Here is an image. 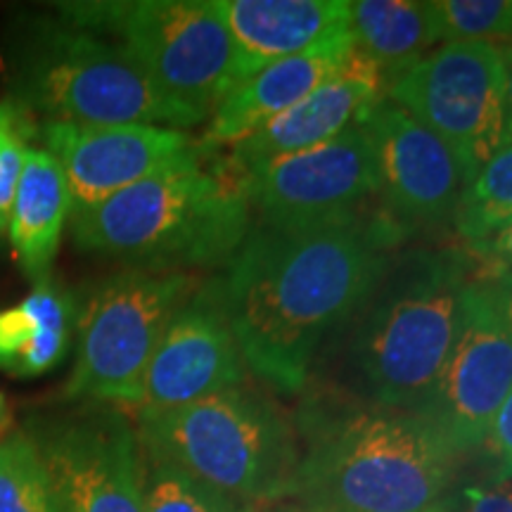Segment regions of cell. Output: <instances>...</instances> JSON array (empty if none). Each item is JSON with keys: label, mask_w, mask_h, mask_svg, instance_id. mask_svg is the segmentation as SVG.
<instances>
[{"label": "cell", "mask_w": 512, "mask_h": 512, "mask_svg": "<svg viewBox=\"0 0 512 512\" xmlns=\"http://www.w3.org/2000/svg\"><path fill=\"white\" fill-rule=\"evenodd\" d=\"M396 235L377 219L249 228L221 278L245 366L275 392H302L325 335L380 283Z\"/></svg>", "instance_id": "1"}, {"label": "cell", "mask_w": 512, "mask_h": 512, "mask_svg": "<svg viewBox=\"0 0 512 512\" xmlns=\"http://www.w3.org/2000/svg\"><path fill=\"white\" fill-rule=\"evenodd\" d=\"M245 190L230 171L200 159L72 209L69 233L81 252L136 271H183L228 264L247 238Z\"/></svg>", "instance_id": "2"}, {"label": "cell", "mask_w": 512, "mask_h": 512, "mask_svg": "<svg viewBox=\"0 0 512 512\" xmlns=\"http://www.w3.org/2000/svg\"><path fill=\"white\" fill-rule=\"evenodd\" d=\"M5 69L10 98L46 121L176 131L204 124L166 98L119 43L60 17H19L8 34Z\"/></svg>", "instance_id": "3"}, {"label": "cell", "mask_w": 512, "mask_h": 512, "mask_svg": "<svg viewBox=\"0 0 512 512\" xmlns=\"http://www.w3.org/2000/svg\"><path fill=\"white\" fill-rule=\"evenodd\" d=\"M458 249L411 252L392 264L370 297L354 337V363L370 399L387 411H415L430 394L463 323L475 278Z\"/></svg>", "instance_id": "4"}, {"label": "cell", "mask_w": 512, "mask_h": 512, "mask_svg": "<svg viewBox=\"0 0 512 512\" xmlns=\"http://www.w3.org/2000/svg\"><path fill=\"white\" fill-rule=\"evenodd\" d=\"M456 463L420 415L358 411L313 437L294 496L316 512H437Z\"/></svg>", "instance_id": "5"}, {"label": "cell", "mask_w": 512, "mask_h": 512, "mask_svg": "<svg viewBox=\"0 0 512 512\" xmlns=\"http://www.w3.org/2000/svg\"><path fill=\"white\" fill-rule=\"evenodd\" d=\"M136 430L147 458L252 508L297 489L302 453L290 420L245 384L171 411H138Z\"/></svg>", "instance_id": "6"}, {"label": "cell", "mask_w": 512, "mask_h": 512, "mask_svg": "<svg viewBox=\"0 0 512 512\" xmlns=\"http://www.w3.org/2000/svg\"><path fill=\"white\" fill-rule=\"evenodd\" d=\"M55 12L76 29L119 38L159 91L202 121L238 88V53L216 0L57 3Z\"/></svg>", "instance_id": "7"}, {"label": "cell", "mask_w": 512, "mask_h": 512, "mask_svg": "<svg viewBox=\"0 0 512 512\" xmlns=\"http://www.w3.org/2000/svg\"><path fill=\"white\" fill-rule=\"evenodd\" d=\"M197 287L190 273L136 268L95 287L76 320L79 344L64 399L140 406L147 366Z\"/></svg>", "instance_id": "8"}, {"label": "cell", "mask_w": 512, "mask_h": 512, "mask_svg": "<svg viewBox=\"0 0 512 512\" xmlns=\"http://www.w3.org/2000/svg\"><path fill=\"white\" fill-rule=\"evenodd\" d=\"M387 100L444 140L470 181L512 140L501 43H444L387 83Z\"/></svg>", "instance_id": "9"}, {"label": "cell", "mask_w": 512, "mask_h": 512, "mask_svg": "<svg viewBox=\"0 0 512 512\" xmlns=\"http://www.w3.org/2000/svg\"><path fill=\"white\" fill-rule=\"evenodd\" d=\"M238 181L261 223L275 228L361 219L363 204L380 195L377 152L366 121Z\"/></svg>", "instance_id": "10"}, {"label": "cell", "mask_w": 512, "mask_h": 512, "mask_svg": "<svg viewBox=\"0 0 512 512\" xmlns=\"http://www.w3.org/2000/svg\"><path fill=\"white\" fill-rule=\"evenodd\" d=\"M53 479L60 512H145L138 430L117 411H81L24 427Z\"/></svg>", "instance_id": "11"}, {"label": "cell", "mask_w": 512, "mask_h": 512, "mask_svg": "<svg viewBox=\"0 0 512 512\" xmlns=\"http://www.w3.org/2000/svg\"><path fill=\"white\" fill-rule=\"evenodd\" d=\"M510 392L512 335L475 278L465 292L456 347L413 413L430 422L448 451L460 458L484 448L491 422Z\"/></svg>", "instance_id": "12"}, {"label": "cell", "mask_w": 512, "mask_h": 512, "mask_svg": "<svg viewBox=\"0 0 512 512\" xmlns=\"http://www.w3.org/2000/svg\"><path fill=\"white\" fill-rule=\"evenodd\" d=\"M245 361L223 304L221 280L197 287L147 366L138 411H171L245 384Z\"/></svg>", "instance_id": "13"}, {"label": "cell", "mask_w": 512, "mask_h": 512, "mask_svg": "<svg viewBox=\"0 0 512 512\" xmlns=\"http://www.w3.org/2000/svg\"><path fill=\"white\" fill-rule=\"evenodd\" d=\"M46 150L60 162L74 209L93 207L147 178L202 157L185 131L162 126H74L46 121Z\"/></svg>", "instance_id": "14"}, {"label": "cell", "mask_w": 512, "mask_h": 512, "mask_svg": "<svg viewBox=\"0 0 512 512\" xmlns=\"http://www.w3.org/2000/svg\"><path fill=\"white\" fill-rule=\"evenodd\" d=\"M363 121L373 136L380 195L392 221L408 228L453 219L470 178L451 147L387 98Z\"/></svg>", "instance_id": "15"}, {"label": "cell", "mask_w": 512, "mask_h": 512, "mask_svg": "<svg viewBox=\"0 0 512 512\" xmlns=\"http://www.w3.org/2000/svg\"><path fill=\"white\" fill-rule=\"evenodd\" d=\"M382 88L384 81L377 64L356 48L347 67L335 79L323 83L292 110L233 145L230 174L242 178L261 166L313 150L337 138L349 126L368 117L370 110L382 100Z\"/></svg>", "instance_id": "16"}, {"label": "cell", "mask_w": 512, "mask_h": 512, "mask_svg": "<svg viewBox=\"0 0 512 512\" xmlns=\"http://www.w3.org/2000/svg\"><path fill=\"white\" fill-rule=\"evenodd\" d=\"M354 50L356 41L349 29L249 76L211 112L204 143L238 145L268 121L309 98L323 83L335 79L347 67Z\"/></svg>", "instance_id": "17"}, {"label": "cell", "mask_w": 512, "mask_h": 512, "mask_svg": "<svg viewBox=\"0 0 512 512\" xmlns=\"http://www.w3.org/2000/svg\"><path fill=\"white\" fill-rule=\"evenodd\" d=\"M238 53V86L351 29L349 0H216Z\"/></svg>", "instance_id": "18"}, {"label": "cell", "mask_w": 512, "mask_h": 512, "mask_svg": "<svg viewBox=\"0 0 512 512\" xmlns=\"http://www.w3.org/2000/svg\"><path fill=\"white\" fill-rule=\"evenodd\" d=\"M72 209V192L60 162L46 147L31 145L12 200L8 240L19 268L34 285L53 273Z\"/></svg>", "instance_id": "19"}, {"label": "cell", "mask_w": 512, "mask_h": 512, "mask_svg": "<svg viewBox=\"0 0 512 512\" xmlns=\"http://www.w3.org/2000/svg\"><path fill=\"white\" fill-rule=\"evenodd\" d=\"M351 34L380 69L384 88L437 46L430 8L420 0H356Z\"/></svg>", "instance_id": "20"}, {"label": "cell", "mask_w": 512, "mask_h": 512, "mask_svg": "<svg viewBox=\"0 0 512 512\" xmlns=\"http://www.w3.org/2000/svg\"><path fill=\"white\" fill-rule=\"evenodd\" d=\"M456 233L467 242L496 235L512 223V140L467 183L453 214Z\"/></svg>", "instance_id": "21"}, {"label": "cell", "mask_w": 512, "mask_h": 512, "mask_svg": "<svg viewBox=\"0 0 512 512\" xmlns=\"http://www.w3.org/2000/svg\"><path fill=\"white\" fill-rule=\"evenodd\" d=\"M36 318V335L12 377H41L60 366L67 356L72 332L76 330L79 309H76L74 294L55 283L53 278L36 283L29 297L24 299Z\"/></svg>", "instance_id": "22"}, {"label": "cell", "mask_w": 512, "mask_h": 512, "mask_svg": "<svg viewBox=\"0 0 512 512\" xmlns=\"http://www.w3.org/2000/svg\"><path fill=\"white\" fill-rule=\"evenodd\" d=\"M0 512H60L46 460L24 427L0 441Z\"/></svg>", "instance_id": "23"}, {"label": "cell", "mask_w": 512, "mask_h": 512, "mask_svg": "<svg viewBox=\"0 0 512 512\" xmlns=\"http://www.w3.org/2000/svg\"><path fill=\"white\" fill-rule=\"evenodd\" d=\"M145 460V512H256L162 460Z\"/></svg>", "instance_id": "24"}, {"label": "cell", "mask_w": 512, "mask_h": 512, "mask_svg": "<svg viewBox=\"0 0 512 512\" xmlns=\"http://www.w3.org/2000/svg\"><path fill=\"white\" fill-rule=\"evenodd\" d=\"M427 8L439 43H512V0H432Z\"/></svg>", "instance_id": "25"}, {"label": "cell", "mask_w": 512, "mask_h": 512, "mask_svg": "<svg viewBox=\"0 0 512 512\" xmlns=\"http://www.w3.org/2000/svg\"><path fill=\"white\" fill-rule=\"evenodd\" d=\"M36 136L34 114L10 95L0 100V238L8 235L12 200L24 169V157Z\"/></svg>", "instance_id": "26"}, {"label": "cell", "mask_w": 512, "mask_h": 512, "mask_svg": "<svg viewBox=\"0 0 512 512\" xmlns=\"http://www.w3.org/2000/svg\"><path fill=\"white\" fill-rule=\"evenodd\" d=\"M36 335V318L29 304L22 302L0 311V370L12 375L31 347Z\"/></svg>", "instance_id": "27"}, {"label": "cell", "mask_w": 512, "mask_h": 512, "mask_svg": "<svg viewBox=\"0 0 512 512\" xmlns=\"http://www.w3.org/2000/svg\"><path fill=\"white\" fill-rule=\"evenodd\" d=\"M465 254L475 261L477 280H494L512 275V223L491 238L467 242Z\"/></svg>", "instance_id": "28"}, {"label": "cell", "mask_w": 512, "mask_h": 512, "mask_svg": "<svg viewBox=\"0 0 512 512\" xmlns=\"http://www.w3.org/2000/svg\"><path fill=\"white\" fill-rule=\"evenodd\" d=\"M446 512H512V482L467 484L446 496Z\"/></svg>", "instance_id": "29"}, {"label": "cell", "mask_w": 512, "mask_h": 512, "mask_svg": "<svg viewBox=\"0 0 512 512\" xmlns=\"http://www.w3.org/2000/svg\"><path fill=\"white\" fill-rule=\"evenodd\" d=\"M484 448L494 460V482H512V392L498 408Z\"/></svg>", "instance_id": "30"}, {"label": "cell", "mask_w": 512, "mask_h": 512, "mask_svg": "<svg viewBox=\"0 0 512 512\" xmlns=\"http://www.w3.org/2000/svg\"><path fill=\"white\" fill-rule=\"evenodd\" d=\"M484 285L486 294H489L491 304L501 320L505 323V328L512 335V275H503V278H494V280H479Z\"/></svg>", "instance_id": "31"}, {"label": "cell", "mask_w": 512, "mask_h": 512, "mask_svg": "<svg viewBox=\"0 0 512 512\" xmlns=\"http://www.w3.org/2000/svg\"><path fill=\"white\" fill-rule=\"evenodd\" d=\"M503 50V64H505V93H508V112L512 119V46H501Z\"/></svg>", "instance_id": "32"}, {"label": "cell", "mask_w": 512, "mask_h": 512, "mask_svg": "<svg viewBox=\"0 0 512 512\" xmlns=\"http://www.w3.org/2000/svg\"><path fill=\"white\" fill-rule=\"evenodd\" d=\"M12 425V406L8 401V396L0 392V441L8 437Z\"/></svg>", "instance_id": "33"}, {"label": "cell", "mask_w": 512, "mask_h": 512, "mask_svg": "<svg viewBox=\"0 0 512 512\" xmlns=\"http://www.w3.org/2000/svg\"><path fill=\"white\" fill-rule=\"evenodd\" d=\"M271 512H316V510L306 508V505H283V508H275Z\"/></svg>", "instance_id": "34"}, {"label": "cell", "mask_w": 512, "mask_h": 512, "mask_svg": "<svg viewBox=\"0 0 512 512\" xmlns=\"http://www.w3.org/2000/svg\"><path fill=\"white\" fill-rule=\"evenodd\" d=\"M437 512H446V505H441V508Z\"/></svg>", "instance_id": "35"}, {"label": "cell", "mask_w": 512, "mask_h": 512, "mask_svg": "<svg viewBox=\"0 0 512 512\" xmlns=\"http://www.w3.org/2000/svg\"><path fill=\"white\" fill-rule=\"evenodd\" d=\"M510 46H512V43H510Z\"/></svg>", "instance_id": "36"}]
</instances>
